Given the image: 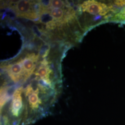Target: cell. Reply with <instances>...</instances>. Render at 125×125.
<instances>
[{"label":"cell","instance_id":"6","mask_svg":"<svg viewBox=\"0 0 125 125\" xmlns=\"http://www.w3.org/2000/svg\"><path fill=\"white\" fill-rule=\"evenodd\" d=\"M50 15L55 21L62 22L65 20V12L61 9H52L49 12Z\"/></svg>","mask_w":125,"mask_h":125},{"label":"cell","instance_id":"8","mask_svg":"<svg viewBox=\"0 0 125 125\" xmlns=\"http://www.w3.org/2000/svg\"><path fill=\"white\" fill-rule=\"evenodd\" d=\"M49 6L52 9H61L64 6V2L60 0H51Z\"/></svg>","mask_w":125,"mask_h":125},{"label":"cell","instance_id":"7","mask_svg":"<svg viewBox=\"0 0 125 125\" xmlns=\"http://www.w3.org/2000/svg\"><path fill=\"white\" fill-rule=\"evenodd\" d=\"M111 20L114 22H125V7L115 13Z\"/></svg>","mask_w":125,"mask_h":125},{"label":"cell","instance_id":"1","mask_svg":"<svg viewBox=\"0 0 125 125\" xmlns=\"http://www.w3.org/2000/svg\"><path fill=\"white\" fill-rule=\"evenodd\" d=\"M81 8L83 12L93 15L104 16L111 12L115 13L113 5H107L96 0L85 1L81 5Z\"/></svg>","mask_w":125,"mask_h":125},{"label":"cell","instance_id":"9","mask_svg":"<svg viewBox=\"0 0 125 125\" xmlns=\"http://www.w3.org/2000/svg\"><path fill=\"white\" fill-rule=\"evenodd\" d=\"M114 3L116 6L118 7H122L123 8L125 7V0H115L114 1Z\"/></svg>","mask_w":125,"mask_h":125},{"label":"cell","instance_id":"2","mask_svg":"<svg viewBox=\"0 0 125 125\" xmlns=\"http://www.w3.org/2000/svg\"><path fill=\"white\" fill-rule=\"evenodd\" d=\"M13 10L17 16L29 19H35L38 15L31 1L26 0H19L13 6Z\"/></svg>","mask_w":125,"mask_h":125},{"label":"cell","instance_id":"4","mask_svg":"<svg viewBox=\"0 0 125 125\" xmlns=\"http://www.w3.org/2000/svg\"><path fill=\"white\" fill-rule=\"evenodd\" d=\"M38 59V56L35 54H30L21 60L23 68L25 73V81L26 80L29 76H31L34 71L36 66V62Z\"/></svg>","mask_w":125,"mask_h":125},{"label":"cell","instance_id":"3","mask_svg":"<svg viewBox=\"0 0 125 125\" xmlns=\"http://www.w3.org/2000/svg\"><path fill=\"white\" fill-rule=\"evenodd\" d=\"M7 70L11 79L14 83L24 79L25 73L23 68L21 60L10 64L7 67Z\"/></svg>","mask_w":125,"mask_h":125},{"label":"cell","instance_id":"5","mask_svg":"<svg viewBox=\"0 0 125 125\" xmlns=\"http://www.w3.org/2000/svg\"><path fill=\"white\" fill-rule=\"evenodd\" d=\"M51 72V70L48 65V62L45 59H44L35 74L36 76H40V79L50 83H52L50 78Z\"/></svg>","mask_w":125,"mask_h":125}]
</instances>
